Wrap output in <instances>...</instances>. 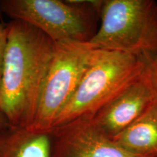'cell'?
<instances>
[{"label":"cell","instance_id":"obj_1","mask_svg":"<svg viewBox=\"0 0 157 157\" xmlns=\"http://www.w3.org/2000/svg\"><path fill=\"white\" fill-rule=\"evenodd\" d=\"M6 28L7 44L0 82V111L10 126L31 127L56 43L25 21L12 20Z\"/></svg>","mask_w":157,"mask_h":157},{"label":"cell","instance_id":"obj_2","mask_svg":"<svg viewBox=\"0 0 157 157\" xmlns=\"http://www.w3.org/2000/svg\"><path fill=\"white\" fill-rule=\"evenodd\" d=\"M142 58L95 49L74 95L55 121L53 129L91 118L143 73Z\"/></svg>","mask_w":157,"mask_h":157},{"label":"cell","instance_id":"obj_3","mask_svg":"<svg viewBox=\"0 0 157 157\" xmlns=\"http://www.w3.org/2000/svg\"><path fill=\"white\" fill-rule=\"evenodd\" d=\"M93 48L145 58L157 52V3L153 0H103Z\"/></svg>","mask_w":157,"mask_h":157},{"label":"cell","instance_id":"obj_4","mask_svg":"<svg viewBox=\"0 0 157 157\" xmlns=\"http://www.w3.org/2000/svg\"><path fill=\"white\" fill-rule=\"evenodd\" d=\"M102 1L1 0L0 10L32 25L55 43L89 42L98 31Z\"/></svg>","mask_w":157,"mask_h":157},{"label":"cell","instance_id":"obj_5","mask_svg":"<svg viewBox=\"0 0 157 157\" xmlns=\"http://www.w3.org/2000/svg\"><path fill=\"white\" fill-rule=\"evenodd\" d=\"M94 50L89 42L56 43L31 128L52 131L56 119L77 88Z\"/></svg>","mask_w":157,"mask_h":157},{"label":"cell","instance_id":"obj_6","mask_svg":"<svg viewBox=\"0 0 157 157\" xmlns=\"http://www.w3.org/2000/svg\"><path fill=\"white\" fill-rule=\"evenodd\" d=\"M155 102L151 85L143 71L90 119L102 133L112 139L136 121Z\"/></svg>","mask_w":157,"mask_h":157},{"label":"cell","instance_id":"obj_7","mask_svg":"<svg viewBox=\"0 0 157 157\" xmlns=\"http://www.w3.org/2000/svg\"><path fill=\"white\" fill-rule=\"evenodd\" d=\"M53 157H139L127 152L82 118L53 129Z\"/></svg>","mask_w":157,"mask_h":157},{"label":"cell","instance_id":"obj_8","mask_svg":"<svg viewBox=\"0 0 157 157\" xmlns=\"http://www.w3.org/2000/svg\"><path fill=\"white\" fill-rule=\"evenodd\" d=\"M53 131L9 126L0 133V157H53Z\"/></svg>","mask_w":157,"mask_h":157},{"label":"cell","instance_id":"obj_9","mask_svg":"<svg viewBox=\"0 0 157 157\" xmlns=\"http://www.w3.org/2000/svg\"><path fill=\"white\" fill-rule=\"evenodd\" d=\"M112 140L119 146L139 157H157V103Z\"/></svg>","mask_w":157,"mask_h":157},{"label":"cell","instance_id":"obj_10","mask_svg":"<svg viewBox=\"0 0 157 157\" xmlns=\"http://www.w3.org/2000/svg\"><path fill=\"white\" fill-rule=\"evenodd\" d=\"M142 59L144 62L143 72L151 85L155 101L157 103V52Z\"/></svg>","mask_w":157,"mask_h":157},{"label":"cell","instance_id":"obj_11","mask_svg":"<svg viewBox=\"0 0 157 157\" xmlns=\"http://www.w3.org/2000/svg\"><path fill=\"white\" fill-rule=\"evenodd\" d=\"M7 44V31L6 26L0 23V82L2 75L4 60Z\"/></svg>","mask_w":157,"mask_h":157},{"label":"cell","instance_id":"obj_12","mask_svg":"<svg viewBox=\"0 0 157 157\" xmlns=\"http://www.w3.org/2000/svg\"><path fill=\"white\" fill-rule=\"evenodd\" d=\"M9 126L10 124L8 121H7V118L3 114V113L0 111V133Z\"/></svg>","mask_w":157,"mask_h":157}]
</instances>
